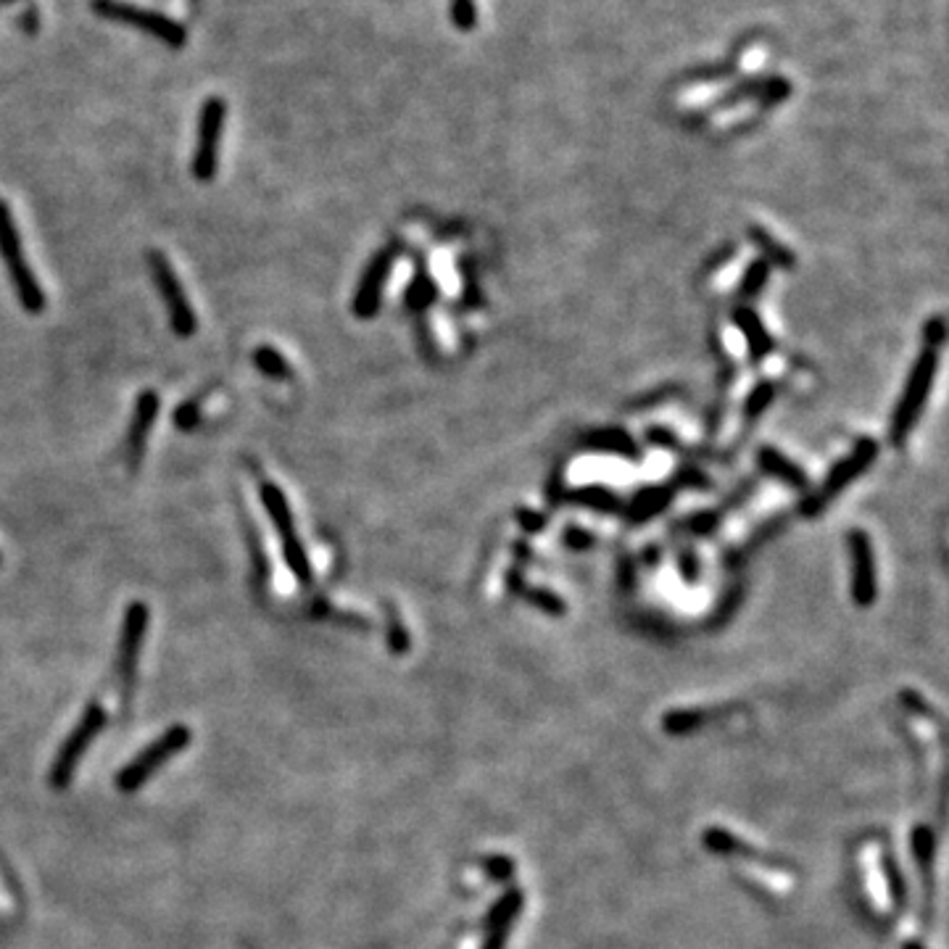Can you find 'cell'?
<instances>
[{"label":"cell","instance_id":"obj_8","mask_svg":"<svg viewBox=\"0 0 949 949\" xmlns=\"http://www.w3.org/2000/svg\"><path fill=\"white\" fill-rule=\"evenodd\" d=\"M225 101L222 98H209L203 103L201 119H198V140L196 153L190 161L193 177L198 182L214 180L219 164V140H222V127H225Z\"/></svg>","mask_w":949,"mask_h":949},{"label":"cell","instance_id":"obj_16","mask_svg":"<svg viewBox=\"0 0 949 949\" xmlns=\"http://www.w3.org/2000/svg\"><path fill=\"white\" fill-rule=\"evenodd\" d=\"M736 317H739L741 327L747 330L749 343H752V351H754V354H760V356L765 354V351H768V348H770V341H768V335H765V330H762L760 322L754 319V314L739 312V314H736Z\"/></svg>","mask_w":949,"mask_h":949},{"label":"cell","instance_id":"obj_9","mask_svg":"<svg viewBox=\"0 0 949 949\" xmlns=\"http://www.w3.org/2000/svg\"><path fill=\"white\" fill-rule=\"evenodd\" d=\"M151 623V612L143 602H132L124 609L122 620V636H119V657H116V673L122 681V694L127 699L132 689V678H135V667L140 660V649H143L145 631Z\"/></svg>","mask_w":949,"mask_h":949},{"label":"cell","instance_id":"obj_11","mask_svg":"<svg viewBox=\"0 0 949 949\" xmlns=\"http://www.w3.org/2000/svg\"><path fill=\"white\" fill-rule=\"evenodd\" d=\"M156 414H159V393L143 391L138 396V404H135L130 430H127V464H130V470H138L140 462H143Z\"/></svg>","mask_w":949,"mask_h":949},{"label":"cell","instance_id":"obj_18","mask_svg":"<svg viewBox=\"0 0 949 949\" xmlns=\"http://www.w3.org/2000/svg\"><path fill=\"white\" fill-rule=\"evenodd\" d=\"M770 396H773V388H770V385H762V388H757V391H754V396H752V401H749V414L762 412V409L768 406Z\"/></svg>","mask_w":949,"mask_h":949},{"label":"cell","instance_id":"obj_7","mask_svg":"<svg viewBox=\"0 0 949 949\" xmlns=\"http://www.w3.org/2000/svg\"><path fill=\"white\" fill-rule=\"evenodd\" d=\"M936 348H926L921 354V359L915 362L913 375L907 380V388L902 393V401H899L897 412H894V425H892V435L894 441H902L910 430H913L915 420H918V414L923 409V401H926L928 391H931V385H934V375H936Z\"/></svg>","mask_w":949,"mask_h":949},{"label":"cell","instance_id":"obj_3","mask_svg":"<svg viewBox=\"0 0 949 949\" xmlns=\"http://www.w3.org/2000/svg\"><path fill=\"white\" fill-rule=\"evenodd\" d=\"M190 739H193V733L185 725H172L167 731L161 733L159 739L148 744L143 752L135 757V760L127 765V768L119 770V776H116V789L124 791V794H130V791H138L148 778L156 773V770L174 757L177 752L188 747Z\"/></svg>","mask_w":949,"mask_h":949},{"label":"cell","instance_id":"obj_4","mask_svg":"<svg viewBox=\"0 0 949 949\" xmlns=\"http://www.w3.org/2000/svg\"><path fill=\"white\" fill-rule=\"evenodd\" d=\"M145 259H148V269H151L153 283H156L161 301L167 306L169 325H172L174 335H177V338H190V335L198 330V317L193 304H190L188 296H185V290H182L180 280L174 275L172 261L161 254V251H148Z\"/></svg>","mask_w":949,"mask_h":949},{"label":"cell","instance_id":"obj_2","mask_svg":"<svg viewBox=\"0 0 949 949\" xmlns=\"http://www.w3.org/2000/svg\"><path fill=\"white\" fill-rule=\"evenodd\" d=\"M259 496L261 504H264V512L272 520V528L280 536V544H283V557L288 562L290 573L298 583H304L309 586L312 583V562L306 557V549L301 544V538L296 533V520H293V512H290V504L285 499V493L275 486V483H269L264 480L259 486Z\"/></svg>","mask_w":949,"mask_h":949},{"label":"cell","instance_id":"obj_14","mask_svg":"<svg viewBox=\"0 0 949 949\" xmlns=\"http://www.w3.org/2000/svg\"><path fill=\"white\" fill-rule=\"evenodd\" d=\"M251 362H254L256 370H259L264 377H269V380H290V377L296 375L293 367L288 364V359H285L275 346L254 348Z\"/></svg>","mask_w":949,"mask_h":949},{"label":"cell","instance_id":"obj_10","mask_svg":"<svg viewBox=\"0 0 949 949\" xmlns=\"http://www.w3.org/2000/svg\"><path fill=\"white\" fill-rule=\"evenodd\" d=\"M391 264H393L391 251H380V254L370 261V267L364 269L362 283H359L356 296H354V314L359 319L375 317V312L380 309V293H383L385 283H388Z\"/></svg>","mask_w":949,"mask_h":949},{"label":"cell","instance_id":"obj_17","mask_svg":"<svg viewBox=\"0 0 949 949\" xmlns=\"http://www.w3.org/2000/svg\"><path fill=\"white\" fill-rule=\"evenodd\" d=\"M451 19L459 29L470 32L478 22V11H475V0H451Z\"/></svg>","mask_w":949,"mask_h":949},{"label":"cell","instance_id":"obj_1","mask_svg":"<svg viewBox=\"0 0 949 949\" xmlns=\"http://www.w3.org/2000/svg\"><path fill=\"white\" fill-rule=\"evenodd\" d=\"M0 259L6 264L8 280L14 285L19 304H22L29 314L43 312L45 304H48V301H45V290L40 288L35 272H32V267L27 264L22 238H19V230H16L14 225V217H11V206H8L3 198H0Z\"/></svg>","mask_w":949,"mask_h":949},{"label":"cell","instance_id":"obj_19","mask_svg":"<svg viewBox=\"0 0 949 949\" xmlns=\"http://www.w3.org/2000/svg\"><path fill=\"white\" fill-rule=\"evenodd\" d=\"M765 272H768V267H765V264H754L752 272H749L747 290H752V285H762V283H765Z\"/></svg>","mask_w":949,"mask_h":949},{"label":"cell","instance_id":"obj_15","mask_svg":"<svg viewBox=\"0 0 949 949\" xmlns=\"http://www.w3.org/2000/svg\"><path fill=\"white\" fill-rule=\"evenodd\" d=\"M760 464L770 475H776V478H781L783 483H789V486H805V475L797 470V464H791L789 459L781 457V454H778L776 449H770V446H765V449L760 451Z\"/></svg>","mask_w":949,"mask_h":949},{"label":"cell","instance_id":"obj_13","mask_svg":"<svg viewBox=\"0 0 949 949\" xmlns=\"http://www.w3.org/2000/svg\"><path fill=\"white\" fill-rule=\"evenodd\" d=\"M873 454H876V446H873V441H860V446H857L855 454H852V457H849L847 462H841L839 467H836V470L831 472V478H828L826 488L820 491L818 499L812 501V507L818 509L820 504H823V501H828V499H831V496H834V493H839L841 488L847 486L849 480L857 478V475H860V472H863L865 467H868V462H870V459H873Z\"/></svg>","mask_w":949,"mask_h":949},{"label":"cell","instance_id":"obj_5","mask_svg":"<svg viewBox=\"0 0 949 949\" xmlns=\"http://www.w3.org/2000/svg\"><path fill=\"white\" fill-rule=\"evenodd\" d=\"M95 14L106 16L111 22L132 24V27L145 29L153 37H159L161 43H167L169 48H182L185 45V29L180 24L169 19V16L159 14V11H148V8L132 6L124 0H93Z\"/></svg>","mask_w":949,"mask_h":949},{"label":"cell","instance_id":"obj_6","mask_svg":"<svg viewBox=\"0 0 949 949\" xmlns=\"http://www.w3.org/2000/svg\"><path fill=\"white\" fill-rule=\"evenodd\" d=\"M106 725V712L98 702H93L82 712L80 723L74 725V731L69 733V739L64 741V747L58 749L56 762H53L51 768V786L53 789H66L69 781H72V773L77 768V762H80L82 754L90 749L93 739L101 733V728Z\"/></svg>","mask_w":949,"mask_h":949},{"label":"cell","instance_id":"obj_12","mask_svg":"<svg viewBox=\"0 0 949 949\" xmlns=\"http://www.w3.org/2000/svg\"><path fill=\"white\" fill-rule=\"evenodd\" d=\"M852 562H855V599L857 604H870L876 596V565H873V551L865 533H852Z\"/></svg>","mask_w":949,"mask_h":949}]
</instances>
